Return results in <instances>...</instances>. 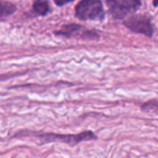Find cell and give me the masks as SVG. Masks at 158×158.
<instances>
[{
  "instance_id": "obj_1",
  "label": "cell",
  "mask_w": 158,
  "mask_h": 158,
  "mask_svg": "<svg viewBox=\"0 0 158 158\" xmlns=\"http://www.w3.org/2000/svg\"><path fill=\"white\" fill-rule=\"evenodd\" d=\"M76 17L81 20H102L106 11L103 3L99 0H83L75 7Z\"/></svg>"
},
{
  "instance_id": "obj_2",
  "label": "cell",
  "mask_w": 158,
  "mask_h": 158,
  "mask_svg": "<svg viewBox=\"0 0 158 158\" xmlns=\"http://www.w3.org/2000/svg\"><path fill=\"white\" fill-rule=\"evenodd\" d=\"M30 135H34L42 139L44 142H61L70 146H74L83 141L96 140L97 136L93 131H83L79 134H55V133H35L30 132Z\"/></svg>"
},
{
  "instance_id": "obj_3",
  "label": "cell",
  "mask_w": 158,
  "mask_h": 158,
  "mask_svg": "<svg viewBox=\"0 0 158 158\" xmlns=\"http://www.w3.org/2000/svg\"><path fill=\"white\" fill-rule=\"evenodd\" d=\"M106 5L113 18L121 19L138 10L142 3L138 0H108Z\"/></svg>"
},
{
  "instance_id": "obj_4",
  "label": "cell",
  "mask_w": 158,
  "mask_h": 158,
  "mask_svg": "<svg viewBox=\"0 0 158 158\" xmlns=\"http://www.w3.org/2000/svg\"><path fill=\"white\" fill-rule=\"evenodd\" d=\"M124 25L133 32L142 33L148 37H152L154 33L151 19L146 15H134L124 21Z\"/></svg>"
},
{
  "instance_id": "obj_5",
  "label": "cell",
  "mask_w": 158,
  "mask_h": 158,
  "mask_svg": "<svg viewBox=\"0 0 158 158\" xmlns=\"http://www.w3.org/2000/svg\"><path fill=\"white\" fill-rule=\"evenodd\" d=\"M56 35H62L65 37H72L79 36L84 39H98L99 34L95 31H90L81 25L71 23L64 25L59 31L55 32Z\"/></svg>"
},
{
  "instance_id": "obj_6",
  "label": "cell",
  "mask_w": 158,
  "mask_h": 158,
  "mask_svg": "<svg viewBox=\"0 0 158 158\" xmlns=\"http://www.w3.org/2000/svg\"><path fill=\"white\" fill-rule=\"evenodd\" d=\"M32 9L37 14L46 15L49 12L50 7H49L48 2H46V1H35L32 5Z\"/></svg>"
},
{
  "instance_id": "obj_7",
  "label": "cell",
  "mask_w": 158,
  "mask_h": 158,
  "mask_svg": "<svg viewBox=\"0 0 158 158\" xmlns=\"http://www.w3.org/2000/svg\"><path fill=\"white\" fill-rule=\"evenodd\" d=\"M142 110L145 112L158 113V100H151L142 106Z\"/></svg>"
},
{
  "instance_id": "obj_8",
  "label": "cell",
  "mask_w": 158,
  "mask_h": 158,
  "mask_svg": "<svg viewBox=\"0 0 158 158\" xmlns=\"http://www.w3.org/2000/svg\"><path fill=\"white\" fill-rule=\"evenodd\" d=\"M154 5H155V6H157L158 2H156V1H155V2H154Z\"/></svg>"
}]
</instances>
